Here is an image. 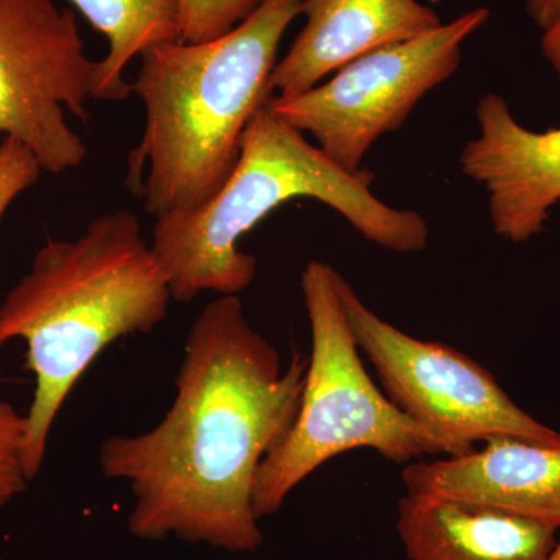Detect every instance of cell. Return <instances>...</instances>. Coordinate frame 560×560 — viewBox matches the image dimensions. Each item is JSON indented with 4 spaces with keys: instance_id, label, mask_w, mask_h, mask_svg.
<instances>
[{
    "instance_id": "1",
    "label": "cell",
    "mask_w": 560,
    "mask_h": 560,
    "mask_svg": "<svg viewBox=\"0 0 560 560\" xmlns=\"http://www.w3.org/2000/svg\"><path fill=\"white\" fill-rule=\"evenodd\" d=\"M307 366V357L294 352L283 368L237 296L206 304L187 335L164 418L98 448L103 475L130 486L132 536L259 550L254 481L296 419Z\"/></svg>"
},
{
    "instance_id": "2",
    "label": "cell",
    "mask_w": 560,
    "mask_h": 560,
    "mask_svg": "<svg viewBox=\"0 0 560 560\" xmlns=\"http://www.w3.org/2000/svg\"><path fill=\"white\" fill-rule=\"evenodd\" d=\"M171 301L164 267L130 210L103 213L75 241H47L36 253L0 302V346L25 341L35 377L22 453L28 480L84 372L113 342L160 326Z\"/></svg>"
},
{
    "instance_id": "3",
    "label": "cell",
    "mask_w": 560,
    "mask_h": 560,
    "mask_svg": "<svg viewBox=\"0 0 560 560\" xmlns=\"http://www.w3.org/2000/svg\"><path fill=\"white\" fill-rule=\"evenodd\" d=\"M302 3L264 0L220 38L171 40L140 55L131 91L145 121L127 187L154 219L200 208L230 178L250 119L275 94L280 43Z\"/></svg>"
},
{
    "instance_id": "4",
    "label": "cell",
    "mask_w": 560,
    "mask_h": 560,
    "mask_svg": "<svg viewBox=\"0 0 560 560\" xmlns=\"http://www.w3.org/2000/svg\"><path fill=\"white\" fill-rule=\"evenodd\" d=\"M374 173H350L264 105L243 136L241 158L221 189L200 208L160 217L151 248L167 275L173 301L212 291L237 296L253 283L257 259L241 238L272 210L312 198L355 228L368 241L412 254L427 249L429 224L415 210L390 208L371 191Z\"/></svg>"
},
{
    "instance_id": "5",
    "label": "cell",
    "mask_w": 560,
    "mask_h": 560,
    "mask_svg": "<svg viewBox=\"0 0 560 560\" xmlns=\"http://www.w3.org/2000/svg\"><path fill=\"white\" fill-rule=\"evenodd\" d=\"M338 276L320 260L308 261L301 275L312 353L296 419L257 470L253 508L259 521L276 514L302 481L346 452L370 448L396 464L469 453L408 418L375 386L350 330Z\"/></svg>"
},
{
    "instance_id": "6",
    "label": "cell",
    "mask_w": 560,
    "mask_h": 560,
    "mask_svg": "<svg viewBox=\"0 0 560 560\" xmlns=\"http://www.w3.org/2000/svg\"><path fill=\"white\" fill-rule=\"evenodd\" d=\"M489 18L485 7L467 11L418 38L357 58L304 94L272 95L268 106L302 135H312L335 164L360 172L371 147L399 130L430 91L455 75L464 44Z\"/></svg>"
},
{
    "instance_id": "7",
    "label": "cell",
    "mask_w": 560,
    "mask_h": 560,
    "mask_svg": "<svg viewBox=\"0 0 560 560\" xmlns=\"http://www.w3.org/2000/svg\"><path fill=\"white\" fill-rule=\"evenodd\" d=\"M337 285L360 352L408 418L467 452L503 438L560 445V431L518 407L480 363L452 346L397 329L375 315L341 275Z\"/></svg>"
},
{
    "instance_id": "8",
    "label": "cell",
    "mask_w": 560,
    "mask_h": 560,
    "mask_svg": "<svg viewBox=\"0 0 560 560\" xmlns=\"http://www.w3.org/2000/svg\"><path fill=\"white\" fill-rule=\"evenodd\" d=\"M95 77L72 11L51 0H0V135L22 143L43 171L61 175L86 160L66 110L90 120Z\"/></svg>"
},
{
    "instance_id": "9",
    "label": "cell",
    "mask_w": 560,
    "mask_h": 560,
    "mask_svg": "<svg viewBox=\"0 0 560 560\" xmlns=\"http://www.w3.org/2000/svg\"><path fill=\"white\" fill-rule=\"evenodd\" d=\"M475 116L480 135L460 151V171L488 191L497 235L528 242L544 231L560 201V128L536 132L522 127L493 92L478 101Z\"/></svg>"
},
{
    "instance_id": "10",
    "label": "cell",
    "mask_w": 560,
    "mask_h": 560,
    "mask_svg": "<svg viewBox=\"0 0 560 560\" xmlns=\"http://www.w3.org/2000/svg\"><path fill=\"white\" fill-rule=\"evenodd\" d=\"M401 481L408 495L495 508L560 530V445L493 440L466 455L412 460Z\"/></svg>"
},
{
    "instance_id": "11",
    "label": "cell",
    "mask_w": 560,
    "mask_h": 560,
    "mask_svg": "<svg viewBox=\"0 0 560 560\" xmlns=\"http://www.w3.org/2000/svg\"><path fill=\"white\" fill-rule=\"evenodd\" d=\"M302 16L304 27L272 70L278 97L304 94L357 58L444 24L418 0H304Z\"/></svg>"
},
{
    "instance_id": "12",
    "label": "cell",
    "mask_w": 560,
    "mask_h": 560,
    "mask_svg": "<svg viewBox=\"0 0 560 560\" xmlns=\"http://www.w3.org/2000/svg\"><path fill=\"white\" fill-rule=\"evenodd\" d=\"M397 533L410 560H548L560 530L495 508L407 493Z\"/></svg>"
},
{
    "instance_id": "13",
    "label": "cell",
    "mask_w": 560,
    "mask_h": 560,
    "mask_svg": "<svg viewBox=\"0 0 560 560\" xmlns=\"http://www.w3.org/2000/svg\"><path fill=\"white\" fill-rule=\"evenodd\" d=\"M108 40L97 61L94 101L125 102L132 94L125 72L158 44L179 40V0H69Z\"/></svg>"
},
{
    "instance_id": "14",
    "label": "cell",
    "mask_w": 560,
    "mask_h": 560,
    "mask_svg": "<svg viewBox=\"0 0 560 560\" xmlns=\"http://www.w3.org/2000/svg\"><path fill=\"white\" fill-rule=\"evenodd\" d=\"M264 0H179L184 43H206L234 31Z\"/></svg>"
},
{
    "instance_id": "15",
    "label": "cell",
    "mask_w": 560,
    "mask_h": 560,
    "mask_svg": "<svg viewBox=\"0 0 560 560\" xmlns=\"http://www.w3.org/2000/svg\"><path fill=\"white\" fill-rule=\"evenodd\" d=\"M25 415L0 400V510L27 488L24 467Z\"/></svg>"
},
{
    "instance_id": "16",
    "label": "cell",
    "mask_w": 560,
    "mask_h": 560,
    "mask_svg": "<svg viewBox=\"0 0 560 560\" xmlns=\"http://www.w3.org/2000/svg\"><path fill=\"white\" fill-rule=\"evenodd\" d=\"M39 162L31 151L18 140H0V221L9 210L11 202L38 180Z\"/></svg>"
},
{
    "instance_id": "17",
    "label": "cell",
    "mask_w": 560,
    "mask_h": 560,
    "mask_svg": "<svg viewBox=\"0 0 560 560\" xmlns=\"http://www.w3.org/2000/svg\"><path fill=\"white\" fill-rule=\"evenodd\" d=\"M526 13L545 32L560 21V0H526Z\"/></svg>"
},
{
    "instance_id": "18",
    "label": "cell",
    "mask_w": 560,
    "mask_h": 560,
    "mask_svg": "<svg viewBox=\"0 0 560 560\" xmlns=\"http://www.w3.org/2000/svg\"><path fill=\"white\" fill-rule=\"evenodd\" d=\"M541 54L550 62L560 80V21L544 32L540 39Z\"/></svg>"
},
{
    "instance_id": "19",
    "label": "cell",
    "mask_w": 560,
    "mask_h": 560,
    "mask_svg": "<svg viewBox=\"0 0 560 560\" xmlns=\"http://www.w3.org/2000/svg\"><path fill=\"white\" fill-rule=\"evenodd\" d=\"M548 560H560V536L558 537V544H556L555 550H552Z\"/></svg>"
},
{
    "instance_id": "20",
    "label": "cell",
    "mask_w": 560,
    "mask_h": 560,
    "mask_svg": "<svg viewBox=\"0 0 560 560\" xmlns=\"http://www.w3.org/2000/svg\"><path fill=\"white\" fill-rule=\"evenodd\" d=\"M0 386H2V372H0ZM0 400H2V397H0Z\"/></svg>"
}]
</instances>
